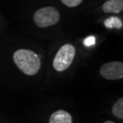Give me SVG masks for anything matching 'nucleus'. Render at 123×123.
<instances>
[{
  "label": "nucleus",
  "instance_id": "obj_1",
  "mask_svg": "<svg viewBox=\"0 0 123 123\" xmlns=\"http://www.w3.org/2000/svg\"><path fill=\"white\" fill-rule=\"evenodd\" d=\"M13 60L22 72L26 75H34L41 67V60L33 50L20 49L14 53Z\"/></svg>",
  "mask_w": 123,
  "mask_h": 123
},
{
  "label": "nucleus",
  "instance_id": "obj_2",
  "mask_svg": "<svg viewBox=\"0 0 123 123\" xmlns=\"http://www.w3.org/2000/svg\"><path fill=\"white\" fill-rule=\"evenodd\" d=\"M60 19V13L53 6H45L34 12V21L37 26L46 28L55 25Z\"/></svg>",
  "mask_w": 123,
  "mask_h": 123
},
{
  "label": "nucleus",
  "instance_id": "obj_3",
  "mask_svg": "<svg viewBox=\"0 0 123 123\" xmlns=\"http://www.w3.org/2000/svg\"><path fill=\"white\" fill-rule=\"evenodd\" d=\"M75 56V48L71 44H65L58 50L53 61V66L58 72L69 68Z\"/></svg>",
  "mask_w": 123,
  "mask_h": 123
},
{
  "label": "nucleus",
  "instance_id": "obj_4",
  "mask_svg": "<svg viewBox=\"0 0 123 123\" xmlns=\"http://www.w3.org/2000/svg\"><path fill=\"white\" fill-rule=\"evenodd\" d=\"M100 74L107 80H118L123 78V63L122 62H110L100 68Z\"/></svg>",
  "mask_w": 123,
  "mask_h": 123
},
{
  "label": "nucleus",
  "instance_id": "obj_5",
  "mask_svg": "<svg viewBox=\"0 0 123 123\" xmlns=\"http://www.w3.org/2000/svg\"><path fill=\"white\" fill-rule=\"evenodd\" d=\"M102 9L105 13L118 14L123 10V0H107L103 3Z\"/></svg>",
  "mask_w": 123,
  "mask_h": 123
},
{
  "label": "nucleus",
  "instance_id": "obj_6",
  "mask_svg": "<svg viewBox=\"0 0 123 123\" xmlns=\"http://www.w3.org/2000/svg\"><path fill=\"white\" fill-rule=\"evenodd\" d=\"M49 123H73L72 117L68 112L59 110L51 114Z\"/></svg>",
  "mask_w": 123,
  "mask_h": 123
},
{
  "label": "nucleus",
  "instance_id": "obj_7",
  "mask_svg": "<svg viewBox=\"0 0 123 123\" xmlns=\"http://www.w3.org/2000/svg\"><path fill=\"white\" fill-rule=\"evenodd\" d=\"M104 25L105 27L109 29H122L123 26V23L122 19L117 17H110L105 20Z\"/></svg>",
  "mask_w": 123,
  "mask_h": 123
},
{
  "label": "nucleus",
  "instance_id": "obj_8",
  "mask_svg": "<svg viewBox=\"0 0 123 123\" xmlns=\"http://www.w3.org/2000/svg\"><path fill=\"white\" fill-rule=\"evenodd\" d=\"M112 113L117 118L123 119V98H121L114 103L112 107Z\"/></svg>",
  "mask_w": 123,
  "mask_h": 123
},
{
  "label": "nucleus",
  "instance_id": "obj_9",
  "mask_svg": "<svg viewBox=\"0 0 123 123\" xmlns=\"http://www.w3.org/2000/svg\"><path fill=\"white\" fill-rule=\"evenodd\" d=\"M63 4L69 7H75L82 3V0H61Z\"/></svg>",
  "mask_w": 123,
  "mask_h": 123
},
{
  "label": "nucleus",
  "instance_id": "obj_10",
  "mask_svg": "<svg viewBox=\"0 0 123 123\" xmlns=\"http://www.w3.org/2000/svg\"><path fill=\"white\" fill-rule=\"evenodd\" d=\"M94 43H95L94 37H89V38H86L84 40V44L86 46H91Z\"/></svg>",
  "mask_w": 123,
  "mask_h": 123
},
{
  "label": "nucleus",
  "instance_id": "obj_11",
  "mask_svg": "<svg viewBox=\"0 0 123 123\" xmlns=\"http://www.w3.org/2000/svg\"><path fill=\"white\" fill-rule=\"evenodd\" d=\"M104 123H115V122H112V121H105Z\"/></svg>",
  "mask_w": 123,
  "mask_h": 123
}]
</instances>
